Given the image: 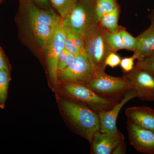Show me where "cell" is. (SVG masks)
Segmentation results:
<instances>
[{
	"label": "cell",
	"mask_w": 154,
	"mask_h": 154,
	"mask_svg": "<svg viewBox=\"0 0 154 154\" xmlns=\"http://www.w3.org/2000/svg\"><path fill=\"white\" fill-rule=\"evenodd\" d=\"M10 72L0 69V108L4 109L7 97L9 83L11 80Z\"/></svg>",
	"instance_id": "cell-20"
},
{
	"label": "cell",
	"mask_w": 154,
	"mask_h": 154,
	"mask_svg": "<svg viewBox=\"0 0 154 154\" xmlns=\"http://www.w3.org/2000/svg\"><path fill=\"white\" fill-rule=\"evenodd\" d=\"M63 27L65 34L64 48L75 55L82 52L84 50V36L75 33L67 26Z\"/></svg>",
	"instance_id": "cell-15"
},
{
	"label": "cell",
	"mask_w": 154,
	"mask_h": 154,
	"mask_svg": "<svg viewBox=\"0 0 154 154\" xmlns=\"http://www.w3.org/2000/svg\"><path fill=\"white\" fill-rule=\"evenodd\" d=\"M118 32L121 36L125 49L134 52L138 46L137 38L133 36L124 28L119 26Z\"/></svg>",
	"instance_id": "cell-22"
},
{
	"label": "cell",
	"mask_w": 154,
	"mask_h": 154,
	"mask_svg": "<svg viewBox=\"0 0 154 154\" xmlns=\"http://www.w3.org/2000/svg\"><path fill=\"white\" fill-rule=\"evenodd\" d=\"M138 46L134 54L137 60L154 55V25L151 24L147 29L136 37Z\"/></svg>",
	"instance_id": "cell-14"
},
{
	"label": "cell",
	"mask_w": 154,
	"mask_h": 154,
	"mask_svg": "<svg viewBox=\"0 0 154 154\" xmlns=\"http://www.w3.org/2000/svg\"><path fill=\"white\" fill-rule=\"evenodd\" d=\"M0 69L11 71V66L8 61L2 49L0 46Z\"/></svg>",
	"instance_id": "cell-27"
},
{
	"label": "cell",
	"mask_w": 154,
	"mask_h": 154,
	"mask_svg": "<svg viewBox=\"0 0 154 154\" xmlns=\"http://www.w3.org/2000/svg\"><path fill=\"white\" fill-rule=\"evenodd\" d=\"M136 65L144 69L154 76V55L137 60Z\"/></svg>",
	"instance_id": "cell-24"
},
{
	"label": "cell",
	"mask_w": 154,
	"mask_h": 154,
	"mask_svg": "<svg viewBox=\"0 0 154 154\" xmlns=\"http://www.w3.org/2000/svg\"><path fill=\"white\" fill-rule=\"evenodd\" d=\"M135 98H137L136 92L132 88L128 91L119 102L110 110L99 112L100 131L110 134L117 133L119 131L116 126V121L119 112L127 102Z\"/></svg>",
	"instance_id": "cell-10"
},
{
	"label": "cell",
	"mask_w": 154,
	"mask_h": 154,
	"mask_svg": "<svg viewBox=\"0 0 154 154\" xmlns=\"http://www.w3.org/2000/svg\"><path fill=\"white\" fill-rule=\"evenodd\" d=\"M149 18L150 20L151 24L154 25V10L149 15Z\"/></svg>",
	"instance_id": "cell-29"
},
{
	"label": "cell",
	"mask_w": 154,
	"mask_h": 154,
	"mask_svg": "<svg viewBox=\"0 0 154 154\" xmlns=\"http://www.w3.org/2000/svg\"><path fill=\"white\" fill-rule=\"evenodd\" d=\"M99 96L120 101L128 91L132 89L131 83L125 75L112 76L99 72L94 79L86 84Z\"/></svg>",
	"instance_id": "cell-5"
},
{
	"label": "cell",
	"mask_w": 154,
	"mask_h": 154,
	"mask_svg": "<svg viewBox=\"0 0 154 154\" xmlns=\"http://www.w3.org/2000/svg\"><path fill=\"white\" fill-rule=\"evenodd\" d=\"M25 6L29 20L53 28H55L62 23V18L52 10L45 11L39 8L30 1H26Z\"/></svg>",
	"instance_id": "cell-13"
},
{
	"label": "cell",
	"mask_w": 154,
	"mask_h": 154,
	"mask_svg": "<svg viewBox=\"0 0 154 154\" xmlns=\"http://www.w3.org/2000/svg\"><path fill=\"white\" fill-rule=\"evenodd\" d=\"M85 50L75 55L70 64L58 73V79L63 84H86L94 79L100 72Z\"/></svg>",
	"instance_id": "cell-4"
},
{
	"label": "cell",
	"mask_w": 154,
	"mask_h": 154,
	"mask_svg": "<svg viewBox=\"0 0 154 154\" xmlns=\"http://www.w3.org/2000/svg\"><path fill=\"white\" fill-rule=\"evenodd\" d=\"M53 7L63 18L70 10L75 5L78 0H48Z\"/></svg>",
	"instance_id": "cell-21"
},
{
	"label": "cell",
	"mask_w": 154,
	"mask_h": 154,
	"mask_svg": "<svg viewBox=\"0 0 154 154\" xmlns=\"http://www.w3.org/2000/svg\"><path fill=\"white\" fill-rule=\"evenodd\" d=\"M29 22L37 43L43 49L55 28L40 24L33 20H29Z\"/></svg>",
	"instance_id": "cell-16"
},
{
	"label": "cell",
	"mask_w": 154,
	"mask_h": 154,
	"mask_svg": "<svg viewBox=\"0 0 154 154\" xmlns=\"http://www.w3.org/2000/svg\"><path fill=\"white\" fill-rule=\"evenodd\" d=\"M124 139L119 131L116 134H110L99 131L94 134L91 141V153L112 154L118 144Z\"/></svg>",
	"instance_id": "cell-11"
},
{
	"label": "cell",
	"mask_w": 154,
	"mask_h": 154,
	"mask_svg": "<svg viewBox=\"0 0 154 154\" xmlns=\"http://www.w3.org/2000/svg\"><path fill=\"white\" fill-rule=\"evenodd\" d=\"M135 60L137 59L134 54L131 57H125L121 59L120 65L123 71L126 73L131 71L134 68V61Z\"/></svg>",
	"instance_id": "cell-25"
},
{
	"label": "cell",
	"mask_w": 154,
	"mask_h": 154,
	"mask_svg": "<svg viewBox=\"0 0 154 154\" xmlns=\"http://www.w3.org/2000/svg\"><path fill=\"white\" fill-rule=\"evenodd\" d=\"M65 34L62 23L55 27L44 48L49 74L53 82L58 80L57 64L59 57L64 48Z\"/></svg>",
	"instance_id": "cell-7"
},
{
	"label": "cell",
	"mask_w": 154,
	"mask_h": 154,
	"mask_svg": "<svg viewBox=\"0 0 154 154\" xmlns=\"http://www.w3.org/2000/svg\"><path fill=\"white\" fill-rule=\"evenodd\" d=\"M75 55L64 48L60 54L58 60V73L68 66L72 62Z\"/></svg>",
	"instance_id": "cell-23"
},
{
	"label": "cell",
	"mask_w": 154,
	"mask_h": 154,
	"mask_svg": "<svg viewBox=\"0 0 154 154\" xmlns=\"http://www.w3.org/2000/svg\"><path fill=\"white\" fill-rule=\"evenodd\" d=\"M127 130L130 143L135 149L142 153L154 154V131L140 127L128 119Z\"/></svg>",
	"instance_id": "cell-9"
},
{
	"label": "cell",
	"mask_w": 154,
	"mask_h": 154,
	"mask_svg": "<svg viewBox=\"0 0 154 154\" xmlns=\"http://www.w3.org/2000/svg\"><path fill=\"white\" fill-rule=\"evenodd\" d=\"M63 92L66 99L85 104L98 113L110 110L119 102L99 96L86 84H64Z\"/></svg>",
	"instance_id": "cell-2"
},
{
	"label": "cell",
	"mask_w": 154,
	"mask_h": 154,
	"mask_svg": "<svg viewBox=\"0 0 154 154\" xmlns=\"http://www.w3.org/2000/svg\"><path fill=\"white\" fill-rule=\"evenodd\" d=\"M137 98L144 101L154 102V76L140 67L135 65L133 69L126 73Z\"/></svg>",
	"instance_id": "cell-8"
},
{
	"label": "cell",
	"mask_w": 154,
	"mask_h": 154,
	"mask_svg": "<svg viewBox=\"0 0 154 154\" xmlns=\"http://www.w3.org/2000/svg\"><path fill=\"white\" fill-rule=\"evenodd\" d=\"M119 11L116 7L113 11L103 16L99 22V24L106 30L110 32H118V25Z\"/></svg>",
	"instance_id": "cell-17"
},
{
	"label": "cell",
	"mask_w": 154,
	"mask_h": 154,
	"mask_svg": "<svg viewBox=\"0 0 154 154\" xmlns=\"http://www.w3.org/2000/svg\"><path fill=\"white\" fill-rule=\"evenodd\" d=\"M105 29L98 22L84 36V50L97 68L105 71V59L111 52L104 41L103 34Z\"/></svg>",
	"instance_id": "cell-6"
},
{
	"label": "cell",
	"mask_w": 154,
	"mask_h": 154,
	"mask_svg": "<svg viewBox=\"0 0 154 154\" xmlns=\"http://www.w3.org/2000/svg\"><path fill=\"white\" fill-rule=\"evenodd\" d=\"M62 112L72 130L91 143L94 134L100 131L99 113L88 105L61 99Z\"/></svg>",
	"instance_id": "cell-1"
},
{
	"label": "cell",
	"mask_w": 154,
	"mask_h": 154,
	"mask_svg": "<svg viewBox=\"0 0 154 154\" xmlns=\"http://www.w3.org/2000/svg\"><path fill=\"white\" fill-rule=\"evenodd\" d=\"M2 1L3 0H0V2H2Z\"/></svg>",
	"instance_id": "cell-31"
},
{
	"label": "cell",
	"mask_w": 154,
	"mask_h": 154,
	"mask_svg": "<svg viewBox=\"0 0 154 154\" xmlns=\"http://www.w3.org/2000/svg\"><path fill=\"white\" fill-rule=\"evenodd\" d=\"M36 1H37L38 2L41 3V4H46L48 0H36Z\"/></svg>",
	"instance_id": "cell-30"
},
{
	"label": "cell",
	"mask_w": 154,
	"mask_h": 154,
	"mask_svg": "<svg viewBox=\"0 0 154 154\" xmlns=\"http://www.w3.org/2000/svg\"><path fill=\"white\" fill-rule=\"evenodd\" d=\"M103 37L105 44L111 52H116L120 50L125 49L121 36L119 32H110L105 29Z\"/></svg>",
	"instance_id": "cell-18"
},
{
	"label": "cell",
	"mask_w": 154,
	"mask_h": 154,
	"mask_svg": "<svg viewBox=\"0 0 154 154\" xmlns=\"http://www.w3.org/2000/svg\"><path fill=\"white\" fill-rule=\"evenodd\" d=\"M94 2L95 0H78L63 18L62 25L84 37L99 22L95 15Z\"/></svg>",
	"instance_id": "cell-3"
},
{
	"label": "cell",
	"mask_w": 154,
	"mask_h": 154,
	"mask_svg": "<svg viewBox=\"0 0 154 154\" xmlns=\"http://www.w3.org/2000/svg\"><path fill=\"white\" fill-rule=\"evenodd\" d=\"M126 153V144L124 139L122 140L118 144L112 154H125Z\"/></svg>",
	"instance_id": "cell-28"
},
{
	"label": "cell",
	"mask_w": 154,
	"mask_h": 154,
	"mask_svg": "<svg viewBox=\"0 0 154 154\" xmlns=\"http://www.w3.org/2000/svg\"><path fill=\"white\" fill-rule=\"evenodd\" d=\"M117 7L116 0H95L94 11L97 21Z\"/></svg>",
	"instance_id": "cell-19"
},
{
	"label": "cell",
	"mask_w": 154,
	"mask_h": 154,
	"mask_svg": "<svg viewBox=\"0 0 154 154\" xmlns=\"http://www.w3.org/2000/svg\"><path fill=\"white\" fill-rule=\"evenodd\" d=\"M128 119L137 126L154 131V110L146 106L127 107Z\"/></svg>",
	"instance_id": "cell-12"
},
{
	"label": "cell",
	"mask_w": 154,
	"mask_h": 154,
	"mask_svg": "<svg viewBox=\"0 0 154 154\" xmlns=\"http://www.w3.org/2000/svg\"><path fill=\"white\" fill-rule=\"evenodd\" d=\"M122 59L119 55L114 52H110L107 56L105 61L106 66L116 67L120 65Z\"/></svg>",
	"instance_id": "cell-26"
}]
</instances>
